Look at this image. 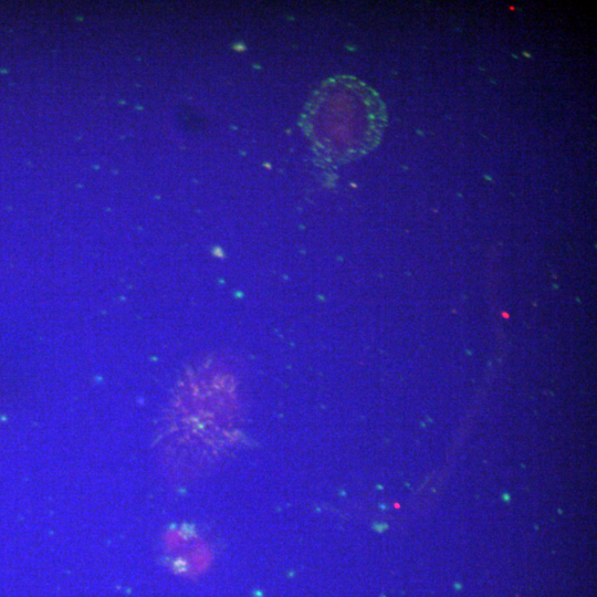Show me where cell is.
<instances>
[{"instance_id":"1","label":"cell","mask_w":597,"mask_h":597,"mask_svg":"<svg viewBox=\"0 0 597 597\" xmlns=\"http://www.w3.org/2000/svg\"><path fill=\"white\" fill-rule=\"evenodd\" d=\"M378 92L350 75L324 80L305 103L300 125L314 153L329 164H346L374 150L387 126Z\"/></svg>"}]
</instances>
